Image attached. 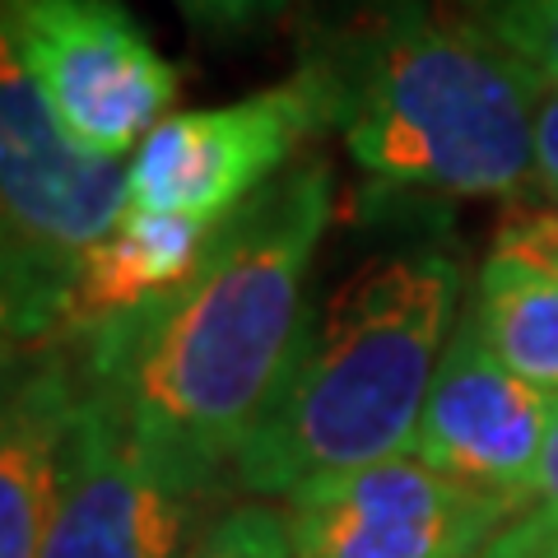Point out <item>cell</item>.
Wrapping results in <instances>:
<instances>
[{
	"label": "cell",
	"instance_id": "obj_2",
	"mask_svg": "<svg viewBox=\"0 0 558 558\" xmlns=\"http://www.w3.org/2000/svg\"><path fill=\"white\" fill-rule=\"evenodd\" d=\"M461 299L465 256L433 223L359 256L340 284L307 303L284 377L229 484L289 502L344 470L410 451Z\"/></svg>",
	"mask_w": 558,
	"mask_h": 558
},
{
	"label": "cell",
	"instance_id": "obj_16",
	"mask_svg": "<svg viewBox=\"0 0 558 558\" xmlns=\"http://www.w3.org/2000/svg\"><path fill=\"white\" fill-rule=\"evenodd\" d=\"M526 517H531L539 558H558V414L549 424L545 451H539V470H535V484H531V512Z\"/></svg>",
	"mask_w": 558,
	"mask_h": 558
},
{
	"label": "cell",
	"instance_id": "obj_10",
	"mask_svg": "<svg viewBox=\"0 0 558 558\" xmlns=\"http://www.w3.org/2000/svg\"><path fill=\"white\" fill-rule=\"evenodd\" d=\"M80 414L75 354L47 340L5 363V418H0V558H43L57 517L70 433Z\"/></svg>",
	"mask_w": 558,
	"mask_h": 558
},
{
	"label": "cell",
	"instance_id": "obj_8",
	"mask_svg": "<svg viewBox=\"0 0 558 558\" xmlns=\"http://www.w3.org/2000/svg\"><path fill=\"white\" fill-rule=\"evenodd\" d=\"M201 502L149 465L117 400L80 377L65 488L43 558H182L205 526Z\"/></svg>",
	"mask_w": 558,
	"mask_h": 558
},
{
	"label": "cell",
	"instance_id": "obj_17",
	"mask_svg": "<svg viewBox=\"0 0 558 558\" xmlns=\"http://www.w3.org/2000/svg\"><path fill=\"white\" fill-rule=\"evenodd\" d=\"M535 182L558 205V89H539L535 108Z\"/></svg>",
	"mask_w": 558,
	"mask_h": 558
},
{
	"label": "cell",
	"instance_id": "obj_14",
	"mask_svg": "<svg viewBox=\"0 0 558 558\" xmlns=\"http://www.w3.org/2000/svg\"><path fill=\"white\" fill-rule=\"evenodd\" d=\"M182 558H293L289 512L266 498L233 502L205 521Z\"/></svg>",
	"mask_w": 558,
	"mask_h": 558
},
{
	"label": "cell",
	"instance_id": "obj_5",
	"mask_svg": "<svg viewBox=\"0 0 558 558\" xmlns=\"http://www.w3.org/2000/svg\"><path fill=\"white\" fill-rule=\"evenodd\" d=\"M5 47L61 131L102 159L145 145L178 98V70L121 0H5Z\"/></svg>",
	"mask_w": 558,
	"mask_h": 558
},
{
	"label": "cell",
	"instance_id": "obj_1",
	"mask_svg": "<svg viewBox=\"0 0 558 558\" xmlns=\"http://www.w3.org/2000/svg\"><path fill=\"white\" fill-rule=\"evenodd\" d=\"M336 215L322 149L219 223L201 266L131 322L80 330L75 368L102 387L135 447L178 488L209 498L284 377L307 317V270Z\"/></svg>",
	"mask_w": 558,
	"mask_h": 558
},
{
	"label": "cell",
	"instance_id": "obj_13",
	"mask_svg": "<svg viewBox=\"0 0 558 558\" xmlns=\"http://www.w3.org/2000/svg\"><path fill=\"white\" fill-rule=\"evenodd\" d=\"M457 10L539 89H558V0H457Z\"/></svg>",
	"mask_w": 558,
	"mask_h": 558
},
{
	"label": "cell",
	"instance_id": "obj_15",
	"mask_svg": "<svg viewBox=\"0 0 558 558\" xmlns=\"http://www.w3.org/2000/svg\"><path fill=\"white\" fill-rule=\"evenodd\" d=\"M182 20L201 33H219V38H238V33H256L275 24L293 0H172Z\"/></svg>",
	"mask_w": 558,
	"mask_h": 558
},
{
	"label": "cell",
	"instance_id": "obj_7",
	"mask_svg": "<svg viewBox=\"0 0 558 558\" xmlns=\"http://www.w3.org/2000/svg\"><path fill=\"white\" fill-rule=\"evenodd\" d=\"M326 131L322 98L303 70L252 98L168 117L135 149L126 201L135 215H172L219 229L256 201Z\"/></svg>",
	"mask_w": 558,
	"mask_h": 558
},
{
	"label": "cell",
	"instance_id": "obj_6",
	"mask_svg": "<svg viewBox=\"0 0 558 558\" xmlns=\"http://www.w3.org/2000/svg\"><path fill=\"white\" fill-rule=\"evenodd\" d=\"M531 502L465 484L414 451L344 470L284 502L293 558H480Z\"/></svg>",
	"mask_w": 558,
	"mask_h": 558
},
{
	"label": "cell",
	"instance_id": "obj_9",
	"mask_svg": "<svg viewBox=\"0 0 558 558\" xmlns=\"http://www.w3.org/2000/svg\"><path fill=\"white\" fill-rule=\"evenodd\" d=\"M554 414L558 396L517 377L488 349L475 317L461 312L442 349L438 377L428 387L410 451L465 484L531 502Z\"/></svg>",
	"mask_w": 558,
	"mask_h": 558
},
{
	"label": "cell",
	"instance_id": "obj_11",
	"mask_svg": "<svg viewBox=\"0 0 558 558\" xmlns=\"http://www.w3.org/2000/svg\"><path fill=\"white\" fill-rule=\"evenodd\" d=\"M465 312L517 377L558 396V209L502 219Z\"/></svg>",
	"mask_w": 558,
	"mask_h": 558
},
{
	"label": "cell",
	"instance_id": "obj_4",
	"mask_svg": "<svg viewBox=\"0 0 558 558\" xmlns=\"http://www.w3.org/2000/svg\"><path fill=\"white\" fill-rule=\"evenodd\" d=\"M0 205H5V354L57 340L84 260L126 219V168L75 145L5 47L0 65Z\"/></svg>",
	"mask_w": 558,
	"mask_h": 558
},
{
	"label": "cell",
	"instance_id": "obj_12",
	"mask_svg": "<svg viewBox=\"0 0 558 558\" xmlns=\"http://www.w3.org/2000/svg\"><path fill=\"white\" fill-rule=\"evenodd\" d=\"M209 238H215V229H205L196 219L135 215V209H126L117 233L84 260L65 336L112 326V322H131L145 307L168 299V293L186 284L191 270L201 266Z\"/></svg>",
	"mask_w": 558,
	"mask_h": 558
},
{
	"label": "cell",
	"instance_id": "obj_18",
	"mask_svg": "<svg viewBox=\"0 0 558 558\" xmlns=\"http://www.w3.org/2000/svg\"><path fill=\"white\" fill-rule=\"evenodd\" d=\"M531 512V508H526ZM480 558H539V545H535V531H531V517H521L517 526L498 539L494 549H484Z\"/></svg>",
	"mask_w": 558,
	"mask_h": 558
},
{
	"label": "cell",
	"instance_id": "obj_3",
	"mask_svg": "<svg viewBox=\"0 0 558 558\" xmlns=\"http://www.w3.org/2000/svg\"><path fill=\"white\" fill-rule=\"evenodd\" d=\"M299 70L349 159L396 196L508 201L535 182L539 84L428 0H349Z\"/></svg>",
	"mask_w": 558,
	"mask_h": 558
}]
</instances>
